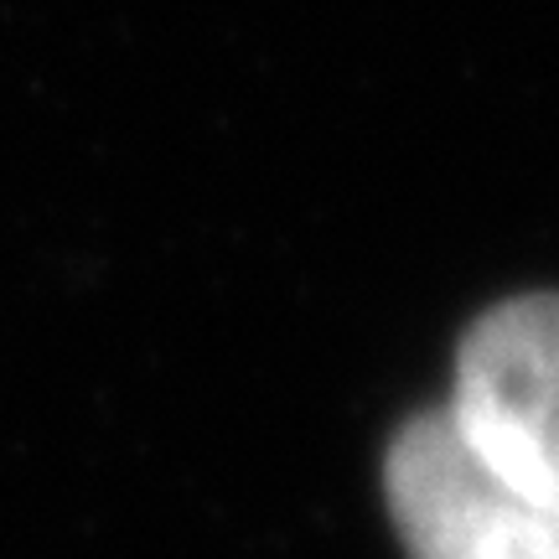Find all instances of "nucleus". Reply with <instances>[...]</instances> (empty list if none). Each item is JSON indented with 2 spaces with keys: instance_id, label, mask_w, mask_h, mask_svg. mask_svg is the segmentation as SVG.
<instances>
[{
  "instance_id": "f257e3e1",
  "label": "nucleus",
  "mask_w": 559,
  "mask_h": 559,
  "mask_svg": "<svg viewBox=\"0 0 559 559\" xmlns=\"http://www.w3.org/2000/svg\"><path fill=\"white\" fill-rule=\"evenodd\" d=\"M383 492L409 559H559V508L502 477L445 404L394 436Z\"/></svg>"
},
{
  "instance_id": "f03ea898",
  "label": "nucleus",
  "mask_w": 559,
  "mask_h": 559,
  "mask_svg": "<svg viewBox=\"0 0 559 559\" xmlns=\"http://www.w3.org/2000/svg\"><path fill=\"white\" fill-rule=\"evenodd\" d=\"M445 415L523 492L559 508V296H513L466 332Z\"/></svg>"
}]
</instances>
